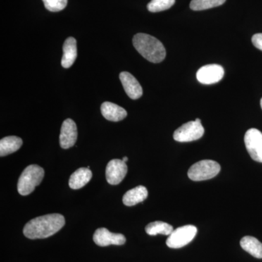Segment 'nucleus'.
Segmentation results:
<instances>
[{"instance_id":"obj_1","label":"nucleus","mask_w":262,"mask_h":262,"mask_svg":"<svg viewBox=\"0 0 262 262\" xmlns=\"http://www.w3.org/2000/svg\"><path fill=\"white\" fill-rule=\"evenodd\" d=\"M65 225L63 215L52 213L41 215L29 221L24 227V235L29 239H43L51 237Z\"/></svg>"},{"instance_id":"obj_2","label":"nucleus","mask_w":262,"mask_h":262,"mask_svg":"<svg viewBox=\"0 0 262 262\" xmlns=\"http://www.w3.org/2000/svg\"><path fill=\"white\" fill-rule=\"evenodd\" d=\"M136 51L151 63H160L166 56V51L163 43L149 34L139 33L133 39Z\"/></svg>"},{"instance_id":"obj_3","label":"nucleus","mask_w":262,"mask_h":262,"mask_svg":"<svg viewBox=\"0 0 262 262\" xmlns=\"http://www.w3.org/2000/svg\"><path fill=\"white\" fill-rule=\"evenodd\" d=\"M45 170L37 165H30L24 169L19 177L17 189L19 194L26 196L34 192L44 178Z\"/></svg>"},{"instance_id":"obj_4","label":"nucleus","mask_w":262,"mask_h":262,"mask_svg":"<svg viewBox=\"0 0 262 262\" xmlns=\"http://www.w3.org/2000/svg\"><path fill=\"white\" fill-rule=\"evenodd\" d=\"M221 166L217 162L204 160L194 163L188 170V177L194 182L208 180L216 177L220 173Z\"/></svg>"},{"instance_id":"obj_5","label":"nucleus","mask_w":262,"mask_h":262,"mask_svg":"<svg viewBox=\"0 0 262 262\" xmlns=\"http://www.w3.org/2000/svg\"><path fill=\"white\" fill-rule=\"evenodd\" d=\"M204 132L201 120L198 118L194 121L188 122L179 127L174 132L173 139L179 142H190L201 139Z\"/></svg>"},{"instance_id":"obj_6","label":"nucleus","mask_w":262,"mask_h":262,"mask_svg":"<svg viewBox=\"0 0 262 262\" xmlns=\"http://www.w3.org/2000/svg\"><path fill=\"white\" fill-rule=\"evenodd\" d=\"M198 229L193 225L179 227L172 232L166 241V245L170 248H181L187 246L195 237Z\"/></svg>"},{"instance_id":"obj_7","label":"nucleus","mask_w":262,"mask_h":262,"mask_svg":"<svg viewBox=\"0 0 262 262\" xmlns=\"http://www.w3.org/2000/svg\"><path fill=\"white\" fill-rule=\"evenodd\" d=\"M248 154L255 161L262 163V134L256 128L249 129L244 137Z\"/></svg>"},{"instance_id":"obj_8","label":"nucleus","mask_w":262,"mask_h":262,"mask_svg":"<svg viewBox=\"0 0 262 262\" xmlns=\"http://www.w3.org/2000/svg\"><path fill=\"white\" fill-rule=\"evenodd\" d=\"M225 70L222 66L209 64L201 67L196 72V79L203 84L217 83L224 77Z\"/></svg>"},{"instance_id":"obj_9","label":"nucleus","mask_w":262,"mask_h":262,"mask_svg":"<svg viewBox=\"0 0 262 262\" xmlns=\"http://www.w3.org/2000/svg\"><path fill=\"white\" fill-rule=\"evenodd\" d=\"M127 166L122 160L114 159L108 162L106 169V180L111 185H117L126 176Z\"/></svg>"},{"instance_id":"obj_10","label":"nucleus","mask_w":262,"mask_h":262,"mask_svg":"<svg viewBox=\"0 0 262 262\" xmlns=\"http://www.w3.org/2000/svg\"><path fill=\"white\" fill-rule=\"evenodd\" d=\"M93 238L95 244L101 247H106L110 245L122 246L126 242V238L123 234L113 233L103 227L96 229Z\"/></svg>"},{"instance_id":"obj_11","label":"nucleus","mask_w":262,"mask_h":262,"mask_svg":"<svg viewBox=\"0 0 262 262\" xmlns=\"http://www.w3.org/2000/svg\"><path fill=\"white\" fill-rule=\"evenodd\" d=\"M77 139V125L72 119H67L62 124L59 137L60 145L63 149H69L75 145Z\"/></svg>"},{"instance_id":"obj_12","label":"nucleus","mask_w":262,"mask_h":262,"mask_svg":"<svg viewBox=\"0 0 262 262\" xmlns=\"http://www.w3.org/2000/svg\"><path fill=\"white\" fill-rule=\"evenodd\" d=\"M120 80L121 81L125 93L131 99H139L142 96V87L139 81L136 80L130 73L127 72H121L120 74Z\"/></svg>"},{"instance_id":"obj_13","label":"nucleus","mask_w":262,"mask_h":262,"mask_svg":"<svg viewBox=\"0 0 262 262\" xmlns=\"http://www.w3.org/2000/svg\"><path fill=\"white\" fill-rule=\"evenodd\" d=\"M101 112L104 118H106L108 121L112 122L121 121L127 115L125 108L115 104V103L108 102V101L101 104Z\"/></svg>"},{"instance_id":"obj_14","label":"nucleus","mask_w":262,"mask_h":262,"mask_svg":"<svg viewBox=\"0 0 262 262\" xmlns=\"http://www.w3.org/2000/svg\"><path fill=\"white\" fill-rule=\"evenodd\" d=\"M63 57L61 65L63 68H70L77 57V41L74 37L67 38L63 46Z\"/></svg>"},{"instance_id":"obj_15","label":"nucleus","mask_w":262,"mask_h":262,"mask_svg":"<svg viewBox=\"0 0 262 262\" xmlns=\"http://www.w3.org/2000/svg\"><path fill=\"white\" fill-rule=\"evenodd\" d=\"M92 172L88 168L77 169L71 175L69 185L73 189H79L84 187L92 178Z\"/></svg>"},{"instance_id":"obj_16","label":"nucleus","mask_w":262,"mask_h":262,"mask_svg":"<svg viewBox=\"0 0 262 262\" xmlns=\"http://www.w3.org/2000/svg\"><path fill=\"white\" fill-rule=\"evenodd\" d=\"M148 196L147 189L144 186H138L124 194L122 202L127 206H134L145 201Z\"/></svg>"},{"instance_id":"obj_17","label":"nucleus","mask_w":262,"mask_h":262,"mask_svg":"<svg viewBox=\"0 0 262 262\" xmlns=\"http://www.w3.org/2000/svg\"><path fill=\"white\" fill-rule=\"evenodd\" d=\"M23 144L20 138L15 136H7L0 141V156L5 157L18 151Z\"/></svg>"},{"instance_id":"obj_18","label":"nucleus","mask_w":262,"mask_h":262,"mask_svg":"<svg viewBox=\"0 0 262 262\" xmlns=\"http://www.w3.org/2000/svg\"><path fill=\"white\" fill-rule=\"evenodd\" d=\"M241 246L253 257L262 258V244L251 236H246L241 241Z\"/></svg>"},{"instance_id":"obj_19","label":"nucleus","mask_w":262,"mask_h":262,"mask_svg":"<svg viewBox=\"0 0 262 262\" xmlns=\"http://www.w3.org/2000/svg\"><path fill=\"white\" fill-rule=\"evenodd\" d=\"M145 231L149 235L155 236L160 234L169 236L173 232V227L165 222L157 221L146 226Z\"/></svg>"},{"instance_id":"obj_20","label":"nucleus","mask_w":262,"mask_h":262,"mask_svg":"<svg viewBox=\"0 0 262 262\" xmlns=\"http://www.w3.org/2000/svg\"><path fill=\"white\" fill-rule=\"evenodd\" d=\"M225 2L226 0H192L189 6L192 10L199 11L220 6Z\"/></svg>"},{"instance_id":"obj_21","label":"nucleus","mask_w":262,"mask_h":262,"mask_svg":"<svg viewBox=\"0 0 262 262\" xmlns=\"http://www.w3.org/2000/svg\"><path fill=\"white\" fill-rule=\"evenodd\" d=\"M176 0H151L147 5V9L151 13H158L168 10L175 4Z\"/></svg>"},{"instance_id":"obj_22","label":"nucleus","mask_w":262,"mask_h":262,"mask_svg":"<svg viewBox=\"0 0 262 262\" xmlns=\"http://www.w3.org/2000/svg\"><path fill=\"white\" fill-rule=\"evenodd\" d=\"M46 9L51 12H59L67 7L68 0H42Z\"/></svg>"},{"instance_id":"obj_23","label":"nucleus","mask_w":262,"mask_h":262,"mask_svg":"<svg viewBox=\"0 0 262 262\" xmlns=\"http://www.w3.org/2000/svg\"><path fill=\"white\" fill-rule=\"evenodd\" d=\"M252 43L255 47L262 51V33H258L253 36Z\"/></svg>"},{"instance_id":"obj_24","label":"nucleus","mask_w":262,"mask_h":262,"mask_svg":"<svg viewBox=\"0 0 262 262\" xmlns=\"http://www.w3.org/2000/svg\"><path fill=\"white\" fill-rule=\"evenodd\" d=\"M127 160H128V158H127V157H124V158H122V161L125 162V163H126Z\"/></svg>"},{"instance_id":"obj_25","label":"nucleus","mask_w":262,"mask_h":262,"mask_svg":"<svg viewBox=\"0 0 262 262\" xmlns=\"http://www.w3.org/2000/svg\"><path fill=\"white\" fill-rule=\"evenodd\" d=\"M260 103H261V107L262 108V98L261 99V102H260Z\"/></svg>"}]
</instances>
